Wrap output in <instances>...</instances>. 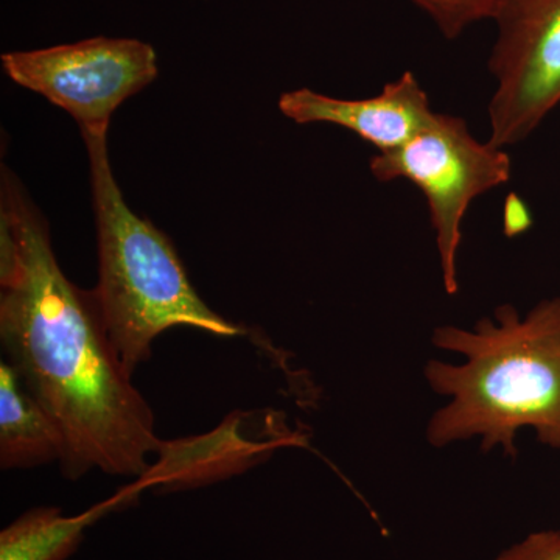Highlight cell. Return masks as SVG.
<instances>
[{"mask_svg": "<svg viewBox=\"0 0 560 560\" xmlns=\"http://www.w3.org/2000/svg\"><path fill=\"white\" fill-rule=\"evenodd\" d=\"M90 154L98 245L92 291L110 345L125 370L150 359L162 331L186 326L221 338L241 327L212 311L191 285L171 238L125 202L110 168L108 128H80Z\"/></svg>", "mask_w": 560, "mask_h": 560, "instance_id": "3957f363", "label": "cell"}, {"mask_svg": "<svg viewBox=\"0 0 560 560\" xmlns=\"http://www.w3.org/2000/svg\"><path fill=\"white\" fill-rule=\"evenodd\" d=\"M436 24L447 39H456L481 21H492L500 0H410Z\"/></svg>", "mask_w": 560, "mask_h": 560, "instance_id": "8fae6325", "label": "cell"}, {"mask_svg": "<svg viewBox=\"0 0 560 560\" xmlns=\"http://www.w3.org/2000/svg\"><path fill=\"white\" fill-rule=\"evenodd\" d=\"M14 83L69 113L80 128H109L121 103L156 80L158 54L135 38H95L46 49L7 51Z\"/></svg>", "mask_w": 560, "mask_h": 560, "instance_id": "5b68a950", "label": "cell"}, {"mask_svg": "<svg viewBox=\"0 0 560 560\" xmlns=\"http://www.w3.org/2000/svg\"><path fill=\"white\" fill-rule=\"evenodd\" d=\"M246 415H232L202 436L162 441L156 463L140 477L139 486L162 489L198 488L241 474L268 458L280 444L296 442L283 433L254 438Z\"/></svg>", "mask_w": 560, "mask_h": 560, "instance_id": "ba28073f", "label": "cell"}, {"mask_svg": "<svg viewBox=\"0 0 560 560\" xmlns=\"http://www.w3.org/2000/svg\"><path fill=\"white\" fill-rule=\"evenodd\" d=\"M279 109L300 125L330 124L346 128L381 153L400 149L436 117L429 94L410 70L386 83L375 97L341 101L302 88L280 95Z\"/></svg>", "mask_w": 560, "mask_h": 560, "instance_id": "52a82bcc", "label": "cell"}, {"mask_svg": "<svg viewBox=\"0 0 560 560\" xmlns=\"http://www.w3.org/2000/svg\"><path fill=\"white\" fill-rule=\"evenodd\" d=\"M0 340L28 393L57 422L66 477H142L161 440L153 411L110 345L91 290L73 285L49 226L3 172Z\"/></svg>", "mask_w": 560, "mask_h": 560, "instance_id": "6da1fadb", "label": "cell"}, {"mask_svg": "<svg viewBox=\"0 0 560 560\" xmlns=\"http://www.w3.org/2000/svg\"><path fill=\"white\" fill-rule=\"evenodd\" d=\"M431 341L458 352L460 364L427 363V382L451 401L434 412L427 429L433 447L480 438L481 451L500 445L517 458L515 436L522 429L560 452V298L541 300L525 316L510 304L474 330L441 326Z\"/></svg>", "mask_w": 560, "mask_h": 560, "instance_id": "7a4b0ae2", "label": "cell"}, {"mask_svg": "<svg viewBox=\"0 0 560 560\" xmlns=\"http://www.w3.org/2000/svg\"><path fill=\"white\" fill-rule=\"evenodd\" d=\"M65 452L61 430L28 393L9 361L0 364V464L24 469L60 460Z\"/></svg>", "mask_w": 560, "mask_h": 560, "instance_id": "9c48e42d", "label": "cell"}, {"mask_svg": "<svg viewBox=\"0 0 560 560\" xmlns=\"http://www.w3.org/2000/svg\"><path fill=\"white\" fill-rule=\"evenodd\" d=\"M110 506L113 501L77 517H65L57 508L27 512L0 534V560H66L83 540L84 529Z\"/></svg>", "mask_w": 560, "mask_h": 560, "instance_id": "30bf717a", "label": "cell"}, {"mask_svg": "<svg viewBox=\"0 0 560 560\" xmlns=\"http://www.w3.org/2000/svg\"><path fill=\"white\" fill-rule=\"evenodd\" d=\"M370 168L381 183L407 179L422 191L436 234L444 289L448 296L458 294L464 215L478 197L510 183V153L489 140L480 142L460 117L436 113L429 127L400 149L372 158Z\"/></svg>", "mask_w": 560, "mask_h": 560, "instance_id": "277c9868", "label": "cell"}, {"mask_svg": "<svg viewBox=\"0 0 560 560\" xmlns=\"http://www.w3.org/2000/svg\"><path fill=\"white\" fill-rule=\"evenodd\" d=\"M504 234L508 237H515L526 230H529L533 224L529 210L526 208L525 202L521 200L517 195L511 194L506 202H504L503 212Z\"/></svg>", "mask_w": 560, "mask_h": 560, "instance_id": "4fadbf2b", "label": "cell"}, {"mask_svg": "<svg viewBox=\"0 0 560 560\" xmlns=\"http://www.w3.org/2000/svg\"><path fill=\"white\" fill-rule=\"evenodd\" d=\"M495 560H560V530H539L512 545Z\"/></svg>", "mask_w": 560, "mask_h": 560, "instance_id": "7c38bea8", "label": "cell"}, {"mask_svg": "<svg viewBox=\"0 0 560 560\" xmlns=\"http://www.w3.org/2000/svg\"><path fill=\"white\" fill-rule=\"evenodd\" d=\"M492 21L489 142L508 149L560 106V0H500Z\"/></svg>", "mask_w": 560, "mask_h": 560, "instance_id": "8992f818", "label": "cell"}]
</instances>
